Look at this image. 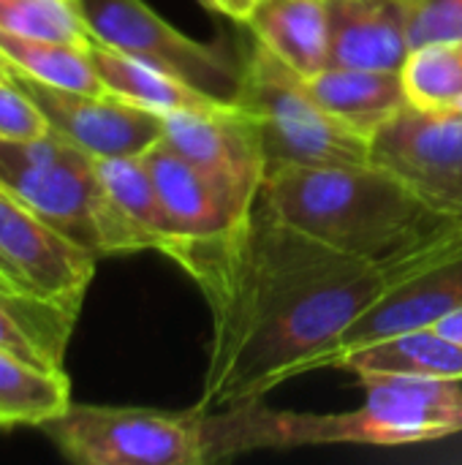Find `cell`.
Returning <instances> with one entry per match:
<instances>
[{"label": "cell", "mask_w": 462, "mask_h": 465, "mask_svg": "<svg viewBox=\"0 0 462 465\" xmlns=\"http://www.w3.org/2000/svg\"><path fill=\"white\" fill-rule=\"evenodd\" d=\"M0 188L98 259L152 251L147 234L106 193L95 158L54 131L0 139Z\"/></svg>", "instance_id": "cell-3"}, {"label": "cell", "mask_w": 462, "mask_h": 465, "mask_svg": "<svg viewBox=\"0 0 462 465\" xmlns=\"http://www.w3.org/2000/svg\"><path fill=\"white\" fill-rule=\"evenodd\" d=\"M332 368L349 371L357 379L395 376V379H430V381L462 384V346L444 338L433 327L408 330L359 346L338 357Z\"/></svg>", "instance_id": "cell-16"}, {"label": "cell", "mask_w": 462, "mask_h": 465, "mask_svg": "<svg viewBox=\"0 0 462 465\" xmlns=\"http://www.w3.org/2000/svg\"><path fill=\"white\" fill-rule=\"evenodd\" d=\"M411 49L462 44V0H406Z\"/></svg>", "instance_id": "cell-25"}, {"label": "cell", "mask_w": 462, "mask_h": 465, "mask_svg": "<svg viewBox=\"0 0 462 465\" xmlns=\"http://www.w3.org/2000/svg\"><path fill=\"white\" fill-rule=\"evenodd\" d=\"M0 57L14 65L16 71L74 93H106L87 46L65 44V41H46V38H25L0 30Z\"/></svg>", "instance_id": "cell-22"}, {"label": "cell", "mask_w": 462, "mask_h": 465, "mask_svg": "<svg viewBox=\"0 0 462 465\" xmlns=\"http://www.w3.org/2000/svg\"><path fill=\"white\" fill-rule=\"evenodd\" d=\"M308 87L329 114L370 139L381 125L408 106L400 71L327 65L308 76Z\"/></svg>", "instance_id": "cell-17"}, {"label": "cell", "mask_w": 462, "mask_h": 465, "mask_svg": "<svg viewBox=\"0 0 462 465\" xmlns=\"http://www.w3.org/2000/svg\"><path fill=\"white\" fill-rule=\"evenodd\" d=\"M460 52H462V44H460Z\"/></svg>", "instance_id": "cell-29"}, {"label": "cell", "mask_w": 462, "mask_h": 465, "mask_svg": "<svg viewBox=\"0 0 462 465\" xmlns=\"http://www.w3.org/2000/svg\"><path fill=\"white\" fill-rule=\"evenodd\" d=\"M95 169H98V177H101L106 193L112 196V202L128 215L131 223H136L147 234V240L152 242V251H158L174 262V256L182 251L185 240L180 237L177 226L172 223L142 155L95 158Z\"/></svg>", "instance_id": "cell-20"}, {"label": "cell", "mask_w": 462, "mask_h": 465, "mask_svg": "<svg viewBox=\"0 0 462 465\" xmlns=\"http://www.w3.org/2000/svg\"><path fill=\"white\" fill-rule=\"evenodd\" d=\"M237 106L259 134L267 169L278 163L335 166L373 161V139L329 114L310 93L308 79L253 38L245 52Z\"/></svg>", "instance_id": "cell-5"}, {"label": "cell", "mask_w": 462, "mask_h": 465, "mask_svg": "<svg viewBox=\"0 0 462 465\" xmlns=\"http://www.w3.org/2000/svg\"><path fill=\"white\" fill-rule=\"evenodd\" d=\"M163 142L210 174L240 210H253L267 158L242 106L169 112L163 114Z\"/></svg>", "instance_id": "cell-11"}, {"label": "cell", "mask_w": 462, "mask_h": 465, "mask_svg": "<svg viewBox=\"0 0 462 465\" xmlns=\"http://www.w3.org/2000/svg\"><path fill=\"white\" fill-rule=\"evenodd\" d=\"M0 30L82 46L93 38L79 0H0Z\"/></svg>", "instance_id": "cell-24"}, {"label": "cell", "mask_w": 462, "mask_h": 465, "mask_svg": "<svg viewBox=\"0 0 462 465\" xmlns=\"http://www.w3.org/2000/svg\"><path fill=\"white\" fill-rule=\"evenodd\" d=\"M90 60L106 87V93L150 109L155 114H169V112H185V109H229L237 104H226L218 101L212 95H207L204 90L161 71L158 65L139 60L128 52H120L98 38H90L87 44Z\"/></svg>", "instance_id": "cell-18"}, {"label": "cell", "mask_w": 462, "mask_h": 465, "mask_svg": "<svg viewBox=\"0 0 462 465\" xmlns=\"http://www.w3.org/2000/svg\"><path fill=\"white\" fill-rule=\"evenodd\" d=\"M462 308V248L447 259L419 270L392 292H387L376 305H370L332 346L321 368H332L338 357L392 338L408 330L436 327L444 316Z\"/></svg>", "instance_id": "cell-12"}, {"label": "cell", "mask_w": 462, "mask_h": 465, "mask_svg": "<svg viewBox=\"0 0 462 465\" xmlns=\"http://www.w3.org/2000/svg\"><path fill=\"white\" fill-rule=\"evenodd\" d=\"M329 65L403 71L411 41L406 0H327Z\"/></svg>", "instance_id": "cell-14"}, {"label": "cell", "mask_w": 462, "mask_h": 465, "mask_svg": "<svg viewBox=\"0 0 462 465\" xmlns=\"http://www.w3.org/2000/svg\"><path fill=\"white\" fill-rule=\"evenodd\" d=\"M79 308L0 283V349L44 371H63Z\"/></svg>", "instance_id": "cell-19"}, {"label": "cell", "mask_w": 462, "mask_h": 465, "mask_svg": "<svg viewBox=\"0 0 462 465\" xmlns=\"http://www.w3.org/2000/svg\"><path fill=\"white\" fill-rule=\"evenodd\" d=\"M433 330H436V332H441L444 338H449V341H455V343H460L462 346V308L452 311L449 316H444Z\"/></svg>", "instance_id": "cell-28"}, {"label": "cell", "mask_w": 462, "mask_h": 465, "mask_svg": "<svg viewBox=\"0 0 462 465\" xmlns=\"http://www.w3.org/2000/svg\"><path fill=\"white\" fill-rule=\"evenodd\" d=\"M98 256L0 188V283L82 311Z\"/></svg>", "instance_id": "cell-8"}, {"label": "cell", "mask_w": 462, "mask_h": 465, "mask_svg": "<svg viewBox=\"0 0 462 465\" xmlns=\"http://www.w3.org/2000/svg\"><path fill=\"white\" fill-rule=\"evenodd\" d=\"M0 65L35 101L49 120V128L93 158L144 155L155 142L163 139V117L150 109L133 106L112 93L93 95L44 84L16 71L3 57Z\"/></svg>", "instance_id": "cell-9"}, {"label": "cell", "mask_w": 462, "mask_h": 465, "mask_svg": "<svg viewBox=\"0 0 462 465\" xmlns=\"http://www.w3.org/2000/svg\"><path fill=\"white\" fill-rule=\"evenodd\" d=\"M403 84L411 106L447 109L462 104L460 44H430L411 49L403 71Z\"/></svg>", "instance_id": "cell-23"}, {"label": "cell", "mask_w": 462, "mask_h": 465, "mask_svg": "<svg viewBox=\"0 0 462 465\" xmlns=\"http://www.w3.org/2000/svg\"><path fill=\"white\" fill-rule=\"evenodd\" d=\"M462 248V226L389 262L324 245L259 199L229 234L185 242L174 264L212 313L202 411L261 401L275 387L321 371L340 335L387 292Z\"/></svg>", "instance_id": "cell-1"}, {"label": "cell", "mask_w": 462, "mask_h": 465, "mask_svg": "<svg viewBox=\"0 0 462 465\" xmlns=\"http://www.w3.org/2000/svg\"><path fill=\"white\" fill-rule=\"evenodd\" d=\"M365 401L343 414L272 411L275 450L310 444L408 447L462 433V390L457 381L365 376L357 379Z\"/></svg>", "instance_id": "cell-4"}, {"label": "cell", "mask_w": 462, "mask_h": 465, "mask_svg": "<svg viewBox=\"0 0 462 465\" xmlns=\"http://www.w3.org/2000/svg\"><path fill=\"white\" fill-rule=\"evenodd\" d=\"M259 202L294 229L368 262L406 256L462 226L460 210L433 202L376 161L270 166Z\"/></svg>", "instance_id": "cell-2"}, {"label": "cell", "mask_w": 462, "mask_h": 465, "mask_svg": "<svg viewBox=\"0 0 462 465\" xmlns=\"http://www.w3.org/2000/svg\"><path fill=\"white\" fill-rule=\"evenodd\" d=\"M68 406L65 371H44L0 349V428H41Z\"/></svg>", "instance_id": "cell-21"}, {"label": "cell", "mask_w": 462, "mask_h": 465, "mask_svg": "<svg viewBox=\"0 0 462 465\" xmlns=\"http://www.w3.org/2000/svg\"><path fill=\"white\" fill-rule=\"evenodd\" d=\"M54 447L82 465H210L207 411L71 403L41 425Z\"/></svg>", "instance_id": "cell-6"}, {"label": "cell", "mask_w": 462, "mask_h": 465, "mask_svg": "<svg viewBox=\"0 0 462 465\" xmlns=\"http://www.w3.org/2000/svg\"><path fill=\"white\" fill-rule=\"evenodd\" d=\"M144 166L158 188V196L185 242H204L229 234L251 213L240 210L229 193L185 155L155 142L144 155Z\"/></svg>", "instance_id": "cell-13"}, {"label": "cell", "mask_w": 462, "mask_h": 465, "mask_svg": "<svg viewBox=\"0 0 462 465\" xmlns=\"http://www.w3.org/2000/svg\"><path fill=\"white\" fill-rule=\"evenodd\" d=\"M52 134L35 101L0 65V139H38Z\"/></svg>", "instance_id": "cell-26"}, {"label": "cell", "mask_w": 462, "mask_h": 465, "mask_svg": "<svg viewBox=\"0 0 462 465\" xmlns=\"http://www.w3.org/2000/svg\"><path fill=\"white\" fill-rule=\"evenodd\" d=\"M245 27L305 79L329 65L327 0H256Z\"/></svg>", "instance_id": "cell-15"}, {"label": "cell", "mask_w": 462, "mask_h": 465, "mask_svg": "<svg viewBox=\"0 0 462 465\" xmlns=\"http://www.w3.org/2000/svg\"><path fill=\"white\" fill-rule=\"evenodd\" d=\"M79 8L93 38L147 60L218 101L237 104L242 63L221 44L180 33L144 0H79Z\"/></svg>", "instance_id": "cell-7"}, {"label": "cell", "mask_w": 462, "mask_h": 465, "mask_svg": "<svg viewBox=\"0 0 462 465\" xmlns=\"http://www.w3.org/2000/svg\"><path fill=\"white\" fill-rule=\"evenodd\" d=\"M202 5L210 8L212 14H221V16H226L231 22L245 25V19H248L251 8L256 5V0H202Z\"/></svg>", "instance_id": "cell-27"}, {"label": "cell", "mask_w": 462, "mask_h": 465, "mask_svg": "<svg viewBox=\"0 0 462 465\" xmlns=\"http://www.w3.org/2000/svg\"><path fill=\"white\" fill-rule=\"evenodd\" d=\"M373 161L462 213V106L400 109L373 134Z\"/></svg>", "instance_id": "cell-10"}]
</instances>
